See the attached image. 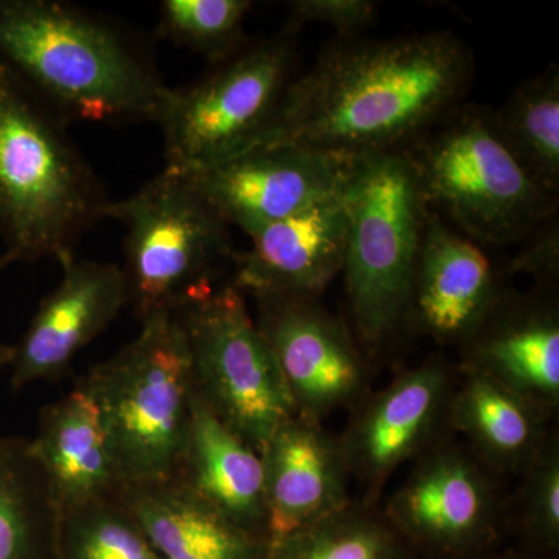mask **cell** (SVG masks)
<instances>
[{
  "label": "cell",
  "instance_id": "cell-6",
  "mask_svg": "<svg viewBox=\"0 0 559 559\" xmlns=\"http://www.w3.org/2000/svg\"><path fill=\"white\" fill-rule=\"evenodd\" d=\"M140 323L130 344L80 380L100 411L121 485L173 477L194 392L178 314Z\"/></svg>",
  "mask_w": 559,
  "mask_h": 559
},
{
  "label": "cell",
  "instance_id": "cell-16",
  "mask_svg": "<svg viewBox=\"0 0 559 559\" xmlns=\"http://www.w3.org/2000/svg\"><path fill=\"white\" fill-rule=\"evenodd\" d=\"M509 288L480 245L430 212L412 280L406 331L459 347Z\"/></svg>",
  "mask_w": 559,
  "mask_h": 559
},
{
  "label": "cell",
  "instance_id": "cell-20",
  "mask_svg": "<svg viewBox=\"0 0 559 559\" xmlns=\"http://www.w3.org/2000/svg\"><path fill=\"white\" fill-rule=\"evenodd\" d=\"M117 498L160 559L267 558V538L234 524L176 477L121 485Z\"/></svg>",
  "mask_w": 559,
  "mask_h": 559
},
{
  "label": "cell",
  "instance_id": "cell-19",
  "mask_svg": "<svg viewBox=\"0 0 559 559\" xmlns=\"http://www.w3.org/2000/svg\"><path fill=\"white\" fill-rule=\"evenodd\" d=\"M224 518L267 538L263 460L193 392L175 474Z\"/></svg>",
  "mask_w": 559,
  "mask_h": 559
},
{
  "label": "cell",
  "instance_id": "cell-11",
  "mask_svg": "<svg viewBox=\"0 0 559 559\" xmlns=\"http://www.w3.org/2000/svg\"><path fill=\"white\" fill-rule=\"evenodd\" d=\"M459 377L455 364L432 355L401 370L384 388L371 389L349 411L337 439L362 502L380 506L401 466L454 436L450 417Z\"/></svg>",
  "mask_w": 559,
  "mask_h": 559
},
{
  "label": "cell",
  "instance_id": "cell-28",
  "mask_svg": "<svg viewBox=\"0 0 559 559\" xmlns=\"http://www.w3.org/2000/svg\"><path fill=\"white\" fill-rule=\"evenodd\" d=\"M509 498L507 518H513L527 538L554 549L559 540V432L551 430L540 450L520 474Z\"/></svg>",
  "mask_w": 559,
  "mask_h": 559
},
{
  "label": "cell",
  "instance_id": "cell-18",
  "mask_svg": "<svg viewBox=\"0 0 559 559\" xmlns=\"http://www.w3.org/2000/svg\"><path fill=\"white\" fill-rule=\"evenodd\" d=\"M261 460L270 549L353 499L340 439L323 423L290 415L267 440Z\"/></svg>",
  "mask_w": 559,
  "mask_h": 559
},
{
  "label": "cell",
  "instance_id": "cell-3",
  "mask_svg": "<svg viewBox=\"0 0 559 559\" xmlns=\"http://www.w3.org/2000/svg\"><path fill=\"white\" fill-rule=\"evenodd\" d=\"M100 180L16 73L0 61V235L16 261L75 255L103 219Z\"/></svg>",
  "mask_w": 559,
  "mask_h": 559
},
{
  "label": "cell",
  "instance_id": "cell-10",
  "mask_svg": "<svg viewBox=\"0 0 559 559\" xmlns=\"http://www.w3.org/2000/svg\"><path fill=\"white\" fill-rule=\"evenodd\" d=\"M406 479L381 500L385 520L409 547L447 557L484 549L507 520L509 496L457 437L411 463Z\"/></svg>",
  "mask_w": 559,
  "mask_h": 559
},
{
  "label": "cell",
  "instance_id": "cell-31",
  "mask_svg": "<svg viewBox=\"0 0 559 559\" xmlns=\"http://www.w3.org/2000/svg\"><path fill=\"white\" fill-rule=\"evenodd\" d=\"M13 263L14 261L10 255H7L5 252L0 253V274H2V272ZM11 356H13V345L5 344V342L0 340V373H2L3 370L9 369Z\"/></svg>",
  "mask_w": 559,
  "mask_h": 559
},
{
  "label": "cell",
  "instance_id": "cell-26",
  "mask_svg": "<svg viewBox=\"0 0 559 559\" xmlns=\"http://www.w3.org/2000/svg\"><path fill=\"white\" fill-rule=\"evenodd\" d=\"M57 559H160L116 496L61 511Z\"/></svg>",
  "mask_w": 559,
  "mask_h": 559
},
{
  "label": "cell",
  "instance_id": "cell-13",
  "mask_svg": "<svg viewBox=\"0 0 559 559\" xmlns=\"http://www.w3.org/2000/svg\"><path fill=\"white\" fill-rule=\"evenodd\" d=\"M355 164L304 146H260L182 176L227 226L250 237L341 193Z\"/></svg>",
  "mask_w": 559,
  "mask_h": 559
},
{
  "label": "cell",
  "instance_id": "cell-17",
  "mask_svg": "<svg viewBox=\"0 0 559 559\" xmlns=\"http://www.w3.org/2000/svg\"><path fill=\"white\" fill-rule=\"evenodd\" d=\"M347 234L342 190L250 235V249L235 253L230 282L248 297L320 299L344 270Z\"/></svg>",
  "mask_w": 559,
  "mask_h": 559
},
{
  "label": "cell",
  "instance_id": "cell-4",
  "mask_svg": "<svg viewBox=\"0 0 559 559\" xmlns=\"http://www.w3.org/2000/svg\"><path fill=\"white\" fill-rule=\"evenodd\" d=\"M344 200L347 322L374 362L406 331L412 280L430 210L403 150L356 160Z\"/></svg>",
  "mask_w": 559,
  "mask_h": 559
},
{
  "label": "cell",
  "instance_id": "cell-7",
  "mask_svg": "<svg viewBox=\"0 0 559 559\" xmlns=\"http://www.w3.org/2000/svg\"><path fill=\"white\" fill-rule=\"evenodd\" d=\"M105 218L127 229L121 270L140 322L178 314L231 275L237 250L229 226L186 176L162 171L127 200L109 201Z\"/></svg>",
  "mask_w": 559,
  "mask_h": 559
},
{
  "label": "cell",
  "instance_id": "cell-27",
  "mask_svg": "<svg viewBox=\"0 0 559 559\" xmlns=\"http://www.w3.org/2000/svg\"><path fill=\"white\" fill-rule=\"evenodd\" d=\"M252 5L249 0H165L157 35L218 64L248 46L245 22Z\"/></svg>",
  "mask_w": 559,
  "mask_h": 559
},
{
  "label": "cell",
  "instance_id": "cell-9",
  "mask_svg": "<svg viewBox=\"0 0 559 559\" xmlns=\"http://www.w3.org/2000/svg\"><path fill=\"white\" fill-rule=\"evenodd\" d=\"M178 318L189 345L194 392L261 454L294 411L248 296L227 280Z\"/></svg>",
  "mask_w": 559,
  "mask_h": 559
},
{
  "label": "cell",
  "instance_id": "cell-15",
  "mask_svg": "<svg viewBox=\"0 0 559 559\" xmlns=\"http://www.w3.org/2000/svg\"><path fill=\"white\" fill-rule=\"evenodd\" d=\"M61 267L60 285L40 301L20 344L13 345V392L61 378L81 349L128 307L127 280L119 264L73 255Z\"/></svg>",
  "mask_w": 559,
  "mask_h": 559
},
{
  "label": "cell",
  "instance_id": "cell-25",
  "mask_svg": "<svg viewBox=\"0 0 559 559\" xmlns=\"http://www.w3.org/2000/svg\"><path fill=\"white\" fill-rule=\"evenodd\" d=\"M266 559H411V547L385 520L381 503L353 498L271 547Z\"/></svg>",
  "mask_w": 559,
  "mask_h": 559
},
{
  "label": "cell",
  "instance_id": "cell-8",
  "mask_svg": "<svg viewBox=\"0 0 559 559\" xmlns=\"http://www.w3.org/2000/svg\"><path fill=\"white\" fill-rule=\"evenodd\" d=\"M296 35L242 47L207 75L173 90L162 117L164 170L191 175L257 148L271 131L290 84Z\"/></svg>",
  "mask_w": 559,
  "mask_h": 559
},
{
  "label": "cell",
  "instance_id": "cell-24",
  "mask_svg": "<svg viewBox=\"0 0 559 559\" xmlns=\"http://www.w3.org/2000/svg\"><path fill=\"white\" fill-rule=\"evenodd\" d=\"M495 112V123L507 148L536 183L559 198V68L521 83L506 105Z\"/></svg>",
  "mask_w": 559,
  "mask_h": 559
},
{
  "label": "cell",
  "instance_id": "cell-5",
  "mask_svg": "<svg viewBox=\"0 0 559 559\" xmlns=\"http://www.w3.org/2000/svg\"><path fill=\"white\" fill-rule=\"evenodd\" d=\"M403 151L430 212L473 241L514 245L557 215L558 198L514 159L492 109L459 105Z\"/></svg>",
  "mask_w": 559,
  "mask_h": 559
},
{
  "label": "cell",
  "instance_id": "cell-21",
  "mask_svg": "<svg viewBox=\"0 0 559 559\" xmlns=\"http://www.w3.org/2000/svg\"><path fill=\"white\" fill-rule=\"evenodd\" d=\"M31 440L61 511L119 491L100 411L80 381L68 395L43 407Z\"/></svg>",
  "mask_w": 559,
  "mask_h": 559
},
{
  "label": "cell",
  "instance_id": "cell-22",
  "mask_svg": "<svg viewBox=\"0 0 559 559\" xmlns=\"http://www.w3.org/2000/svg\"><path fill=\"white\" fill-rule=\"evenodd\" d=\"M450 421L452 433L474 457L503 479L520 476L550 436L555 419L499 382L460 373Z\"/></svg>",
  "mask_w": 559,
  "mask_h": 559
},
{
  "label": "cell",
  "instance_id": "cell-30",
  "mask_svg": "<svg viewBox=\"0 0 559 559\" xmlns=\"http://www.w3.org/2000/svg\"><path fill=\"white\" fill-rule=\"evenodd\" d=\"M521 248L510 260L507 274L528 275L536 288L558 289L559 283V224L558 215L544 221L532 234L520 241Z\"/></svg>",
  "mask_w": 559,
  "mask_h": 559
},
{
  "label": "cell",
  "instance_id": "cell-14",
  "mask_svg": "<svg viewBox=\"0 0 559 559\" xmlns=\"http://www.w3.org/2000/svg\"><path fill=\"white\" fill-rule=\"evenodd\" d=\"M457 349L460 373L499 382L557 419L558 289L521 293L509 286Z\"/></svg>",
  "mask_w": 559,
  "mask_h": 559
},
{
  "label": "cell",
  "instance_id": "cell-2",
  "mask_svg": "<svg viewBox=\"0 0 559 559\" xmlns=\"http://www.w3.org/2000/svg\"><path fill=\"white\" fill-rule=\"evenodd\" d=\"M0 61L79 120L160 123L171 102L119 33L57 0H0Z\"/></svg>",
  "mask_w": 559,
  "mask_h": 559
},
{
  "label": "cell",
  "instance_id": "cell-29",
  "mask_svg": "<svg viewBox=\"0 0 559 559\" xmlns=\"http://www.w3.org/2000/svg\"><path fill=\"white\" fill-rule=\"evenodd\" d=\"M378 17V5L370 0H294L282 31L297 35L308 24L331 25L337 39L358 38Z\"/></svg>",
  "mask_w": 559,
  "mask_h": 559
},
{
  "label": "cell",
  "instance_id": "cell-1",
  "mask_svg": "<svg viewBox=\"0 0 559 559\" xmlns=\"http://www.w3.org/2000/svg\"><path fill=\"white\" fill-rule=\"evenodd\" d=\"M473 55L451 32L336 39L290 81L260 146L296 145L359 160L400 151L457 108Z\"/></svg>",
  "mask_w": 559,
  "mask_h": 559
},
{
  "label": "cell",
  "instance_id": "cell-12",
  "mask_svg": "<svg viewBox=\"0 0 559 559\" xmlns=\"http://www.w3.org/2000/svg\"><path fill=\"white\" fill-rule=\"evenodd\" d=\"M252 299L257 329L274 356L294 414L325 423L370 392L374 362L347 319L310 297Z\"/></svg>",
  "mask_w": 559,
  "mask_h": 559
},
{
  "label": "cell",
  "instance_id": "cell-23",
  "mask_svg": "<svg viewBox=\"0 0 559 559\" xmlns=\"http://www.w3.org/2000/svg\"><path fill=\"white\" fill-rule=\"evenodd\" d=\"M60 520L32 440L0 437V559H57Z\"/></svg>",
  "mask_w": 559,
  "mask_h": 559
}]
</instances>
